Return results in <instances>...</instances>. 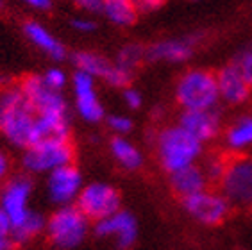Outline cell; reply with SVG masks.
I'll list each match as a JSON object with an SVG mask.
<instances>
[{
    "label": "cell",
    "mask_w": 252,
    "mask_h": 250,
    "mask_svg": "<svg viewBox=\"0 0 252 250\" xmlns=\"http://www.w3.org/2000/svg\"><path fill=\"white\" fill-rule=\"evenodd\" d=\"M0 138L22 152L38 141L36 113L20 84L0 88Z\"/></svg>",
    "instance_id": "1"
},
{
    "label": "cell",
    "mask_w": 252,
    "mask_h": 250,
    "mask_svg": "<svg viewBox=\"0 0 252 250\" xmlns=\"http://www.w3.org/2000/svg\"><path fill=\"white\" fill-rule=\"evenodd\" d=\"M18 84L36 113V122L41 134L64 136L72 130L70 104L63 93L50 90L39 73L25 75Z\"/></svg>",
    "instance_id": "2"
},
{
    "label": "cell",
    "mask_w": 252,
    "mask_h": 250,
    "mask_svg": "<svg viewBox=\"0 0 252 250\" xmlns=\"http://www.w3.org/2000/svg\"><path fill=\"white\" fill-rule=\"evenodd\" d=\"M152 149L161 170L168 175L197 164L204 154V145L189 136L177 122L156 130L152 136Z\"/></svg>",
    "instance_id": "3"
},
{
    "label": "cell",
    "mask_w": 252,
    "mask_h": 250,
    "mask_svg": "<svg viewBox=\"0 0 252 250\" xmlns=\"http://www.w3.org/2000/svg\"><path fill=\"white\" fill-rule=\"evenodd\" d=\"M175 104L181 111L217 109L220 104L217 73L208 68H188L174 86Z\"/></svg>",
    "instance_id": "4"
},
{
    "label": "cell",
    "mask_w": 252,
    "mask_h": 250,
    "mask_svg": "<svg viewBox=\"0 0 252 250\" xmlns=\"http://www.w3.org/2000/svg\"><path fill=\"white\" fill-rule=\"evenodd\" d=\"M90 232V220L79 211L75 204L58 207L47 218L45 234L56 249L72 250L77 249Z\"/></svg>",
    "instance_id": "5"
},
{
    "label": "cell",
    "mask_w": 252,
    "mask_h": 250,
    "mask_svg": "<svg viewBox=\"0 0 252 250\" xmlns=\"http://www.w3.org/2000/svg\"><path fill=\"white\" fill-rule=\"evenodd\" d=\"M75 149L72 141L47 140L34 143L20 156V164L27 175H49L54 170L72 164Z\"/></svg>",
    "instance_id": "6"
},
{
    "label": "cell",
    "mask_w": 252,
    "mask_h": 250,
    "mask_svg": "<svg viewBox=\"0 0 252 250\" xmlns=\"http://www.w3.org/2000/svg\"><path fill=\"white\" fill-rule=\"evenodd\" d=\"M220 193L231 206H252V157L240 154L227 159V166L220 179Z\"/></svg>",
    "instance_id": "7"
},
{
    "label": "cell",
    "mask_w": 252,
    "mask_h": 250,
    "mask_svg": "<svg viewBox=\"0 0 252 250\" xmlns=\"http://www.w3.org/2000/svg\"><path fill=\"white\" fill-rule=\"evenodd\" d=\"M75 206L90 221H100L111 217L122 207V195L117 188L102 181L84 184Z\"/></svg>",
    "instance_id": "8"
},
{
    "label": "cell",
    "mask_w": 252,
    "mask_h": 250,
    "mask_svg": "<svg viewBox=\"0 0 252 250\" xmlns=\"http://www.w3.org/2000/svg\"><path fill=\"white\" fill-rule=\"evenodd\" d=\"M34 193V183L27 173L9 175L0 184V209L9 218L11 227L18 225L31 213V198Z\"/></svg>",
    "instance_id": "9"
},
{
    "label": "cell",
    "mask_w": 252,
    "mask_h": 250,
    "mask_svg": "<svg viewBox=\"0 0 252 250\" xmlns=\"http://www.w3.org/2000/svg\"><path fill=\"white\" fill-rule=\"evenodd\" d=\"M72 64L77 72H83L95 81H104L107 86L118 88V90H126L132 81L134 73L127 72L124 68L117 66L113 59H107L93 50H77L72 56Z\"/></svg>",
    "instance_id": "10"
},
{
    "label": "cell",
    "mask_w": 252,
    "mask_h": 250,
    "mask_svg": "<svg viewBox=\"0 0 252 250\" xmlns=\"http://www.w3.org/2000/svg\"><path fill=\"white\" fill-rule=\"evenodd\" d=\"M72 84V96H73V109L75 115L86 124H100L106 120V107L102 104L100 96L97 92V81L83 72L72 73L70 79Z\"/></svg>",
    "instance_id": "11"
},
{
    "label": "cell",
    "mask_w": 252,
    "mask_h": 250,
    "mask_svg": "<svg viewBox=\"0 0 252 250\" xmlns=\"http://www.w3.org/2000/svg\"><path fill=\"white\" fill-rule=\"evenodd\" d=\"M183 207L193 220L209 227L220 225L231 211V204L227 198L220 191L213 189H204L188 198H183Z\"/></svg>",
    "instance_id": "12"
},
{
    "label": "cell",
    "mask_w": 252,
    "mask_h": 250,
    "mask_svg": "<svg viewBox=\"0 0 252 250\" xmlns=\"http://www.w3.org/2000/svg\"><path fill=\"white\" fill-rule=\"evenodd\" d=\"M200 41H202V32L159 39V41L145 47V61L181 64V62H186L193 58Z\"/></svg>",
    "instance_id": "13"
},
{
    "label": "cell",
    "mask_w": 252,
    "mask_h": 250,
    "mask_svg": "<svg viewBox=\"0 0 252 250\" xmlns=\"http://www.w3.org/2000/svg\"><path fill=\"white\" fill-rule=\"evenodd\" d=\"M84 188V179L75 164H66L54 170L47 175L45 191L49 200L58 207L72 206L77 200L79 193Z\"/></svg>",
    "instance_id": "14"
},
{
    "label": "cell",
    "mask_w": 252,
    "mask_h": 250,
    "mask_svg": "<svg viewBox=\"0 0 252 250\" xmlns=\"http://www.w3.org/2000/svg\"><path fill=\"white\" fill-rule=\"evenodd\" d=\"M177 124L202 145L217 140L222 132V113L217 109L181 111Z\"/></svg>",
    "instance_id": "15"
},
{
    "label": "cell",
    "mask_w": 252,
    "mask_h": 250,
    "mask_svg": "<svg viewBox=\"0 0 252 250\" xmlns=\"http://www.w3.org/2000/svg\"><path fill=\"white\" fill-rule=\"evenodd\" d=\"M93 231L98 238H115L117 247L120 250L131 249L138 236V223L136 218L129 211H117L111 217L104 218L100 221H95Z\"/></svg>",
    "instance_id": "16"
},
{
    "label": "cell",
    "mask_w": 252,
    "mask_h": 250,
    "mask_svg": "<svg viewBox=\"0 0 252 250\" xmlns=\"http://www.w3.org/2000/svg\"><path fill=\"white\" fill-rule=\"evenodd\" d=\"M217 84H219L220 102H223L225 106H243L251 98L252 88L242 77V73L238 72V68L234 66L233 61L223 64L217 72Z\"/></svg>",
    "instance_id": "17"
},
{
    "label": "cell",
    "mask_w": 252,
    "mask_h": 250,
    "mask_svg": "<svg viewBox=\"0 0 252 250\" xmlns=\"http://www.w3.org/2000/svg\"><path fill=\"white\" fill-rule=\"evenodd\" d=\"M24 38L32 45L38 52L45 54L52 61H63L66 59V47L61 39L52 32L39 20H25L22 24Z\"/></svg>",
    "instance_id": "18"
},
{
    "label": "cell",
    "mask_w": 252,
    "mask_h": 250,
    "mask_svg": "<svg viewBox=\"0 0 252 250\" xmlns=\"http://www.w3.org/2000/svg\"><path fill=\"white\" fill-rule=\"evenodd\" d=\"M223 147L233 156L245 154L252 149V109L236 116L223 129Z\"/></svg>",
    "instance_id": "19"
},
{
    "label": "cell",
    "mask_w": 252,
    "mask_h": 250,
    "mask_svg": "<svg viewBox=\"0 0 252 250\" xmlns=\"http://www.w3.org/2000/svg\"><path fill=\"white\" fill-rule=\"evenodd\" d=\"M168 183L170 188H172V191L183 200V198L191 197L195 193L208 189L209 181L206 177V173H204L202 166L197 163V164H191V166H186V168L179 170V172L170 173Z\"/></svg>",
    "instance_id": "20"
},
{
    "label": "cell",
    "mask_w": 252,
    "mask_h": 250,
    "mask_svg": "<svg viewBox=\"0 0 252 250\" xmlns=\"http://www.w3.org/2000/svg\"><path fill=\"white\" fill-rule=\"evenodd\" d=\"M107 149L118 166H122L126 172H138L145 163V157L138 149V145L132 143L127 136H113Z\"/></svg>",
    "instance_id": "21"
},
{
    "label": "cell",
    "mask_w": 252,
    "mask_h": 250,
    "mask_svg": "<svg viewBox=\"0 0 252 250\" xmlns=\"http://www.w3.org/2000/svg\"><path fill=\"white\" fill-rule=\"evenodd\" d=\"M100 15L117 27H131L136 24L140 11L132 0H106Z\"/></svg>",
    "instance_id": "22"
},
{
    "label": "cell",
    "mask_w": 252,
    "mask_h": 250,
    "mask_svg": "<svg viewBox=\"0 0 252 250\" xmlns=\"http://www.w3.org/2000/svg\"><path fill=\"white\" fill-rule=\"evenodd\" d=\"M45 225H47V218L41 213L31 209L29 215L20 221L18 225L11 227V240L15 241L16 247L25 245L34 238H38L41 232H45Z\"/></svg>",
    "instance_id": "23"
},
{
    "label": "cell",
    "mask_w": 252,
    "mask_h": 250,
    "mask_svg": "<svg viewBox=\"0 0 252 250\" xmlns=\"http://www.w3.org/2000/svg\"><path fill=\"white\" fill-rule=\"evenodd\" d=\"M143 61H145V47H141L140 43L122 45L115 54V58H113V62L117 66L124 68L131 73H134Z\"/></svg>",
    "instance_id": "24"
},
{
    "label": "cell",
    "mask_w": 252,
    "mask_h": 250,
    "mask_svg": "<svg viewBox=\"0 0 252 250\" xmlns=\"http://www.w3.org/2000/svg\"><path fill=\"white\" fill-rule=\"evenodd\" d=\"M227 159L229 157H225L222 154H213L206 157V161L200 164L209 183H220V179H222L223 172H225V166H227Z\"/></svg>",
    "instance_id": "25"
},
{
    "label": "cell",
    "mask_w": 252,
    "mask_h": 250,
    "mask_svg": "<svg viewBox=\"0 0 252 250\" xmlns=\"http://www.w3.org/2000/svg\"><path fill=\"white\" fill-rule=\"evenodd\" d=\"M233 62L234 66L238 68V72L242 73V77L252 88V43L240 48L236 52V56H234Z\"/></svg>",
    "instance_id": "26"
},
{
    "label": "cell",
    "mask_w": 252,
    "mask_h": 250,
    "mask_svg": "<svg viewBox=\"0 0 252 250\" xmlns=\"http://www.w3.org/2000/svg\"><path fill=\"white\" fill-rule=\"evenodd\" d=\"M106 125H107V129L113 132V136H127V134H131L132 129H134V122H132L131 116L122 115V113L107 115Z\"/></svg>",
    "instance_id": "27"
},
{
    "label": "cell",
    "mask_w": 252,
    "mask_h": 250,
    "mask_svg": "<svg viewBox=\"0 0 252 250\" xmlns=\"http://www.w3.org/2000/svg\"><path fill=\"white\" fill-rule=\"evenodd\" d=\"M39 75H41L45 84H47L50 90H54V92L63 93V90L68 86V73L64 72L63 68L50 66V68H47L45 72L39 73Z\"/></svg>",
    "instance_id": "28"
},
{
    "label": "cell",
    "mask_w": 252,
    "mask_h": 250,
    "mask_svg": "<svg viewBox=\"0 0 252 250\" xmlns=\"http://www.w3.org/2000/svg\"><path fill=\"white\" fill-rule=\"evenodd\" d=\"M70 25L79 34H92L93 31H97V22L92 18V15H84V13L79 16H73Z\"/></svg>",
    "instance_id": "29"
},
{
    "label": "cell",
    "mask_w": 252,
    "mask_h": 250,
    "mask_svg": "<svg viewBox=\"0 0 252 250\" xmlns=\"http://www.w3.org/2000/svg\"><path fill=\"white\" fill-rule=\"evenodd\" d=\"M122 98H124V104L127 106V109L131 111H138L143 106V95L136 88L127 86L126 90H122Z\"/></svg>",
    "instance_id": "30"
},
{
    "label": "cell",
    "mask_w": 252,
    "mask_h": 250,
    "mask_svg": "<svg viewBox=\"0 0 252 250\" xmlns=\"http://www.w3.org/2000/svg\"><path fill=\"white\" fill-rule=\"evenodd\" d=\"M106 0H72V4L77 7L79 11H83L84 15H97L102 13Z\"/></svg>",
    "instance_id": "31"
},
{
    "label": "cell",
    "mask_w": 252,
    "mask_h": 250,
    "mask_svg": "<svg viewBox=\"0 0 252 250\" xmlns=\"http://www.w3.org/2000/svg\"><path fill=\"white\" fill-rule=\"evenodd\" d=\"M11 170H13V161H11L9 152L0 145V184L9 177Z\"/></svg>",
    "instance_id": "32"
},
{
    "label": "cell",
    "mask_w": 252,
    "mask_h": 250,
    "mask_svg": "<svg viewBox=\"0 0 252 250\" xmlns=\"http://www.w3.org/2000/svg\"><path fill=\"white\" fill-rule=\"evenodd\" d=\"M140 13H152L165 4V0H132Z\"/></svg>",
    "instance_id": "33"
},
{
    "label": "cell",
    "mask_w": 252,
    "mask_h": 250,
    "mask_svg": "<svg viewBox=\"0 0 252 250\" xmlns=\"http://www.w3.org/2000/svg\"><path fill=\"white\" fill-rule=\"evenodd\" d=\"M18 2L34 11H49L52 7L54 0H18Z\"/></svg>",
    "instance_id": "34"
},
{
    "label": "cell",
    "mask_w": 252,
    "mask_h": 250,
    "mask_svg": "<svg viewBox=\"0 0 252 250\" xmlns=\"http://www.w3.org/2000/svg\"><path fill=\"white\" fill-rule=\"evenodd\" d=\"M9 236H11V221L4 215V211L0 209V238H9Z\"/></svg>",
    "instance_id": "35"
},
{
    "label": "cell",
    "mask_w": 252,
    "mask_h": 250,
    "mask_svg": "<svg viewBox=\"0 0 252 250\" xmlns=\"http://www.w3.org/2000/svg\"><path fill=\"white\" fill-rule=\"evenodd\" d=\"M15 241L11 240V236L9 238H0V250H13L15 249Z\"/></svg>",
    "instance_id": "36"
},
{
    "label": "cell",
    "mask_w": 252,
    "mask_h": 250,
    "mask_svg": "<svg viewBox=\"0 0 252 250\" xmlns=\"http://www.w3.org/2000/svg\"><path fill=\"white\" fill-rule=\"evenodd\" d=\"M2 5H4V2H2V0H0V7H2Z\"/></svg>",
    "instance_id": "37"
}]
</instances>
